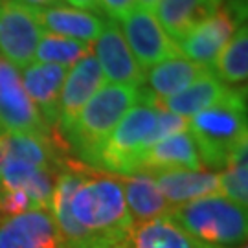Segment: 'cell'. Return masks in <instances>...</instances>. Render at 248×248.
Returning <instances> with one entry per match:
<instances>
[{
	"label": "cell",
	"mask_w": 248,
	"mask_h": 248,
	"mask_svg": "<svg viewBox=\"0 0 248 248\" xmlns=\"http://www.w3.org/2000/svg\"><path fill=\"white\" fill-rule=\"evenodd\" d=\"M70 213L99 248H129L134 222L118 175L87 168L70 197Z\"/></svg>",
	"instance_id": "cell-1"
},
{
	"label": "cell",
	"mask_w": 248,
	"mask_h": 248,
	"mask_svg": "<svg viewBox=\"0 0 248 248\" xmlns=\"http://www.w3.org/2000/svg\"><path fill=\"white\" fill-rule=\"evenodd\" d=\"M160 108L155 105L151 92L142 87V98L118 122L85 166L112 175H134L140 171L145 151L155 143V131Z\"/></svg>",
	"instance_id": "cell-2"
},
{
	"label": "cell",
	"mask_w": 248,
	"mask_h": 248,
	"mask_svg": "<svg viewBox=\"0 0 248 248\" xmlns=\"http://www.w3.org/2000/svg\"><path fill=\"white\" fill-rule=\"evenodd\" d=\"M187 133L195 142L202 168L224 169L235 149L248 143L247 89L233 87L219 103L189 118Z\"/></svg>",
	"instance_id": "cell-3"
},
{
	"label": "cell",
	"mask_w": 248,
	"mask_h": 248,
	"mask_svg": "<svg viewBox=\"0 0 248 248\" xmlns=\"http://www.w3.org/2000/svg\"><path fill=\"white\" fill-rule=\"evenodd\" d=\"M142 98V87L105 85L89 99L70 125L57 136L66 149L78 155L81 164H87L90 155L105 140L118 122Z\"/></svg>",
	"instance_id": "cell-4"
},
{
	"label": "cell",
	"mask_w": 248,
	"mask_h": 248,
	"mask_svg": "<svg viewBox=\"0 0 248 248\" xmlns=\"http://www.w3.org/2000/svg\"><path fill=\"white\" fill-rule=\"evenodd\" d=\"M169 217L191 237L208 247L241 248L247 245V208L224 195H210L177 206Z\"/></svg>",
	"instance_id": "cell-5"
},
{
	"label": "cell",
	"mask_w": 248,
	"mask_h": 248,
	"mask_svg": "<svg viewBox=\"0 0 248 248\" xmlns=\"http://www.w3.org/2000/svg\"><path fill=\"white\" fill-rule=\"evenodd\" d=\"M0 131L4 134H33L55 138L37 107L28 98L18 70L0 57Z\"/></svg>",
	"instance_id": "cell-6"
},
{
	"label": "cell",
	"mask_w": 248,
	"mask_h": 248,
	"mask_svg": "<svg viewBox=\"0 0 248 248\" xmlns=\"http://www.w3.org/2000/svg\"><path fill=\"white\" fill-rule=\"evenodd\" d=\"M43 35L37 9L22 2H0V57L15 68L33 62L35 48Z\"/></svg>",
	"instance_id": "cell-7"
},
{
	"label": "cell",
	"mask_w": 248,
	"mask_h": 248,
	"mask_svg": "<svg viewBox=\"0 0 248 248\" xmlns=\"http://www.w3.org/2000/svg\"><path fill=\"white\" fill-rule=\"evenodd\" d=\"M124 24V37L140 68L149 70L151 66L180 55L175 41L162 30L151 9L133 8L131 13L120 20Z\"/></svg>",
	"instance_id": "cell-8"
},
{
	"label": "cell",
	"mask_w": 248,
	"mask_h": 248,
	"mask_svg": "<svg viewBox=\"0 0 248 248\" xmlns=\"http://www.w3.org/2000/svg\"><path fill=\"white\" fill-rule=\"evenodd\" d=\"M239 26V18L233 15V11L228 6H222L212 17L197 24L184 39H180L177 46L180 53L186 55V59L204 68H212L219 52Z\"/></svg>",
	"instance_id": "cell-9"
},
{
	"label": "cell",
	"mask_w": 248,
	"mask_h": 248,
	"mask_svg": "<svg viewBox=\"0 0 248 248\" xmlns=\"http://www.w3.org/2000/svg\"><path fill=\"white\" fill-rule=\"evenodd\" d=\"M96 59L103 79L110 81V85L143 87L145 74L129 50L122 28L116 20H105V26L96 39Z\"/></svg>",
	"instance_id": "cell-10"
},
{
	"label": "cell",
	"mask_w": 248,
	"mask_h": 248,
	"mask_svg": "<svg viewBox=\"0 0 248 248\" xmlns=\"http://www.w3.org/2000/svg\"><path fill=\"white\" fill-rule=\"evenodd\" d=\"M103 81L105 79L99 62L92 53L85 55L72 66V70L66 74L59 96L55 133L72 124V120L79 114V110L89 103V99L103 87Z\"/></svg>",
	"instance_id": "cell-11"
},
{
	"label": "cell",
	"mask_w": 248,
	"mask_h": 248,
	"mask_svg": "<svg viewBox=\"0 0 248 248\" xmlns=\"http://www.w3.org/2000/svg\"><path fill=\"white\" fill-rule=\"evenodd\" d=\"M0 248H61L52 212L39 208L2 219Z\"/></svg>",
	"instance_id": "cell-12"
},
{
	"label": "cell",
	"mask_w": 248,
	"mask_h": 248,
	"mask_svg": "<svg viewBox=\"0 0 248 248\" xmlns=\"http://www.w3.org/2000/svg\"><path fill=\"white\" fill-rule=\"evenodd\" d=\"M66 74V66L52 62H33L22 70V87L28 98L31 99L53 133L57 127V105Z\"/></svg>",
	"instance_id": "cell-13"
},
{
	"label": "cell",
	"mask_w": 248,
	"mask_h": 248,
	"mask_svg": "<svg viewBox=\"0 0 248 248\" xmlns=\"http://www.w3.org/2000/svg\"><path fill=\"white\" fill-rule=\"evenodd\" d=\"M164 199L171 208H177L197 199L219 195V173L215 171H189V169H171L151 173Z\"/></svg>",
	"instance_id": "cell-14"
},
{
	"label": "cell",
	"mask_w": 248,
	"mask_h": 248,
	"mask_svg": "<svg viewBox=\"0 0 248 248\" xmlns=\"http://www.w3.org/2000/svg\"><path fill=\"white\" fill-rule=\"evenodd\" d=\"M64 149L61 138H45L33 134H0V162L18 160L35 168L59 171L66 160L59 151Z\"/></svg>",
	"instance_id": "cell-15"
},
{
	"label": "cell",
	"mask_w": 248,
	"mask_h": 248,
	"mask_svg": "<svg viewBox=\"0 0 248 248\" xmlns=\"http://www.w3.org/2000/svg\"><path fill=\"white\" fill-rule=\"evenodd\" d=\"M171 169H189V171L202 169L197 145L187 131L171 134L155 145H151L142 156L138 173L151 175V173L171 171Z\"/></svg>",
	"instance_id": "cell-16"
},
{
	"label": "cell",
	"mask_w": 248,
	"mask_h": 248,
	"mask_svg": "<svg viewBox=\"0 0 248 248\" xmlns=\"http://www.w3.org/2000/svg\"><path fill=\"white\" fill-rule=\"evenodd\" d=\"M232 89L233 87L224 85L222 81L217 79V76L212 70H208L175 96L162 99V101H156L155 98L153 99H155V105L162 110H168L171 114L189 120L224 99L232 92Z\"/></svg>",
	"instance_id": "cell-17"
},
{
	"label": "cell",
	"mask_w": 248,
	"mask_h": 248,
	"mask_svg": "<svg viewBox=\"0 0 248 248\" xmlns=\"http://www.w3.org/2000/svg\"><path fill=\"white\" fill-rule=\"evenodd\" d=\"M224 6V0H158L155 17L162 30L178 45L202 20Z\"/></svg>",
	"instance_id": "cell-18"
},
{
	"label": "cell",
	"mask_w": 248,
	"mask_h": 248,
	"mask_svg": "<svg viewBox=\"0 0 248 248\" xmlns=\"http://www.w3.org/2000/svg\"><path fill=\"white\" fill-rule=\"evenodd\" d=\"M59 171L35 168L18 160L0 162V186L4 191H24L35 204V208L50 210L53 184Z\"/></svg>",
	"instance_id": "cell-19"
},
{
	"label": "cell",
	"mask_w": 248,
	"mask_h": 248,
	"mask_svg": "<svg viewBox=\"0 0 248 248\" xmlns=\"http://www.w3.org/2000/svg\"><path fill=\"white\" fill-rule=\"evenodd\" d=\"M37 17L41 26H45L48 31L70 37L76 41H83L87 45L96 41L105 26V18L98 17L90 11L66 8V6L37 9Z\"/></svg>",
	"instance_id": "cell-20"
},
{
	"label": "cell",
	"mask_w": 248,
	"mask_h": 248,
	"mask_svg": "<svg viewBox=\"0 0 248 248\" xmlns=\"http://www.w3.org/2000/svg\"><path fill=\"white\" fill-rule=\"evenodd\" d=\"M120 180L124 186L125 202H127L134 224L166 217L173 210L168 201L164 199L155 178L151 177L149 173L124 175V177H120Z\"/></svg>",
	"instance_id": "cell-21"
},
{
	"label": "cell",
	"mask_w": 248,
	"mask_h": 248,
	"mask_svg": "<svg viewBox=\"0 0 248 248\" xmlns=\"http://www.w3.org/2000/svg\"><path fill=\"white\" fill-rule=\"evenodd\" d=\"M208 70L210 68H204L186 57L175 55V57H169L166 61L151 66L145 76L147 90L156 101H162L184 90L187 85H191Z\"/></svg>",
	"instance_id": "cell-22"
},
{
	"label": "cell",
	"mask_w": 248,
	"mask_h": 248,
	"mask_svg": "<svg viewBox=\"0 0 248 248\" xmlns=\"http://www.w3.org/2000/svg\"><path fill=\"white\" fill-rule=\"evenodd\" d=\"M129 248H215L184 232L169 215L136 222L129 235Z\"/></svg>",
	"instance_id": "cell-23"
},
{
	"label": "cell",
	"mask_w": 248,
	"mask_h": 248,
	"mask_svg": "<svg viewBox=\"0 0 248 248\" xmlns=\"http://www.w3.org/2000/svg\"><path fill=\"white\" fill-rule=\"evenodd\" d=\"M217 79L228 87H245L248 78V30L239 26L213 62Z\"/></svg>",
	"instance_id": "cell-24"
},
{
	"label": "cell",
	"mask_w": 248,
	"mask_h": 248,
	"mask_svg": "<svg viewBox=\"0 0 248 248\" xmlns=\"http://www.w3.org/2000/svg\"><path fill=\"white\" fill-rule=\"evenodd\" d=\"M90 53V45L76 41L70 37H62L52 31H43L35 48V62H52L61 66H74L76 62Z\"/></svg>",
	"instance_id": "cell-25"
},
{
	"label": "cell",
	"mask_w": 248,
	"mask_h": 248,
	"mask_svg": "<svg viewBox=\"0 0 248 248\" xmlns=\"http://www.w3.org/2000/svg\"><path fill=\"white\" fill-rule=\"evenodd\" d=\"M248 143H243L230 156L226 168L219 173V186L224 197L247 208L248 204Z\"/></svg>",
	"instance_id": "cell-26"
},
{
	"label": "cell",
	"mask_w": 248,
	"mask_h": 248,
	"mask_svg": "<svg viewBox=\"0 0 248 248\" xmlns=\"http://www.w3.org/2000/svg\"><path fill=\"white\" fill-rule=\"evenodd\" d=\"M184 131H187L186 118H180V116H175L171 114V112H168V110H162L160 108L158 124H156V131H155V143L164 140V138H168L171 134L184 133Z\"/></svg>",
	"instance_id": "cell-27"
},
{
	"label": "cell",
	"mask_w": 248,
	"mask_h": 248,
	"mask_svg": "<svg viewBox=\"0 0 248 248\" xmlns=\"http://www.w3.org/2000/svg\"><path fill=\"white\" fill-rule=\"evenodd\" d=\"M134 4L136 0H99V9L110 17V20L120 22L131 13V9L136 8Z\"/></svg>",
	"instance_id": "cell-28"
},
{
	"label": "cell",
	"mask_w": 248,
	"mask_h": 248,
	"mask_svg": "<svg viewBox=\"0 0 248 248\" xmlns=\"http://www.w3.org/2000/svg\"><path fill=\"white\" fill-rule=\"evenodd\" d=\"M76 9H83V11H101L99 9V0H66Z\"/></svg>",
	"instance_id": "cell-29"
},
{
	"label": "cell",
	"mask_w": 248,
	"mask_h": 248,
	"mask_svg": "<svg viewBox=\"0 0 248 248\" xmlns=\"http://www.w3.org/2000/svg\"><path fill=\"white\" fill-rule=\"evenodd\" d=\"M22 4H26L30 8H35V9H41V8H53V6H61L62 0H20Z\"/></svg>",
	"instance_id": "cell-30"
},
{
	"label": "cell",
	"mask_w": 248,
	"mask_h": 248,
	"mask_svg": "<svg viewBox=\"0 0 248 248\" xmlns=\"http://www.w3.org/2000/svg\"><path fill=\"white\" fill-rule=\"evenodd\" d=\"M136 2H138V8L143 9H153L158 4V0H136Z\"/></svg>",
	"instance_id": "cell-31"
},
{
	"label": "cell",
	"mask_w": 248,
	"mask_h": 248,
	"mask_svg": "<svg viewBox=\"0 0 248 248\" xmlns=\"http://www.w3.org/2000/svg\"><path fill=\"white\" fill-rule=\"evenodd\" d=\"M0 2H9V0H0Z\"/></svg>",
	"instance_id": "cell-32"
},
{
	"label": "cell",
	"mask_w": 248,
	"mask_h": 248,
	"mask_svg": "<svg viewBox=\"0 0 248 248\" xmlns=\"http://www.w3.org/2000/svg\"><path fill=\"white\" fill-rule=\"evenodd\" d=\"M0 193H2V186H0Z\"/></svg>",
	"instance_id": "cell-33"
},
{
	"label": "cell",
	"mask_w": 248,
	"mask_h": 248,
	"mask_svg": "<svg viewBox=\"0 0 248 248\" xmlns=\"http://www.w3.org/2000/svg\"><path fill=\"white\" fill-rule=\"evenodd\" d=\"M241 248H247V245H245V247H241Z\"/></svg>",
	"instance_id": "cell-34"
}]
</instances>
